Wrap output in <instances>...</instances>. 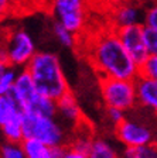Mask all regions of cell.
<instances>
[{
    "mask_svg": "<svg viewBox=\"0 0 157 158\" xmlns=\"http://www.w3.org/2000/svg\"><path fill=\"white\" fill-rule=\"evenodd\" d=\"M86 58L99 78L136 81L139 65L130 58L115 28L95 33L86 45Z\"/></svg>",
    "mask_w": 157,
    "mask_h": 158,
    "instance_id": "cell-1",
    "label": "cell"
},
{
    "mask_svg": "<svg viewBox=\"0 0 157 158\" xmlns=\"http://www.w3.org/2000/svg\"><path fill=\"white\" fill-rule=\"evenodd\" d=\"M26 71L31 75L40 95L59 100L71 92L58 55L51 51H38L30 61Z\"/></svg>",
    "mask_w": 157,
    "mask_h": 158,
    "instance_id": "cell-2",
    "label": "cell"
},
{
    "mask_svg": "<svg viewBox=\"0 0 157 158\" xmlns=\"http://www.w3.org/2000/svg\"><path fill=\"white\" fill-rule=\"evenodd\" d=\"M38 52L33 37L24 28H10L0 33V58L16 69H26Z\"/></svg>",
    "mask_w": 157,
    "mask_h": 158,
    "instance_id": "cell-3",
    "label": "cell"
},
{
    "mask_svg": "<svg viewBox=\"0 0 157 158\" xmlns=\"http://www.w3.org/2000/svg\"><path fill=\"white\" fill-rule=\"evenodd\" d=\"M24 138H33L50 147L68 145L69 138L57 117L23 113Z\"/></svg>",
    "mask_w": 157,
    "mask_h": 158,
    "instance_id": "cell-4",
    "label": "cell"
},
{
    "mask_svg": "<svg viewBox=\"0 0 157 158\" xmlns=\"http://www.w3.org/2000/svg\"><path fill=\"white\" fill-rule=\"evenodd\" d=\"M101 99L105 107H113L126 113L137 107L136 83L134 81L115 78H99Z\"/></svg>",
    "mask_w": 157,
    "mask_h": 158,
    "instance_id": "cell-5",
    "label": "cell"
},
{
    "mask_svg": "<svg viewBox=\"0 0 157 158\" xmlns=\"http://www.w3.org/2000/svg\"><path fill=\"white\" fill-rule=\"evenodd\" d=\"M54 21L59 23L75 35L81 34L86 26L85 0H50Z\"/></svg>",
    "mask_w": 157,
    "mask_h": 158,
    "instance_id": "cell-6",
    "label": "cell"
},
{
    "mask_svg": "<svg viewBox=\"0 0 157 158\" xmlns=\"http://www.w3.org/2000/svg\"><path fill=\"white\" fill-rule=\"evenodd\" d=\"M113 134L124 148L140 147L156 141V133L149 123L126 116L122 123L113 127Z\"/></svg>",
    "mask_w": 157,
    "mask_h": 158,
    "instance_id": "cell-7",
    "label": "cell"
},
{
    "mask_svg": "<svg viewBox=\"0 0 157 158\" xmlns=\"http://www.w3.org/2000/svg\"><path fill=\"white\" fill-rule=\"evenodd\" d=\"M120 43L123 44L124 49L128 51L130 58L139 66L150 56L146 45V37H144V26H132L123 27V28L116 30Z\"/></svg>",
    "mask_w": 157,
    "mask_h": 158,
    "instance_id": "cell-8",
    "label": "cell"
},
{
    "mask_svg": "<svg viewBox=\"0 0 157 158\" xmlns=\"http://www.w3.org/2000/svg\"><path fill=\"white\" fill-rule=\"evenodd\" d=\"M134 83H136L137 107L157 116V81L139 75Z\"/></svg>",
    "mask_w": 157,
    "mask_h": 158,
    "instance_id": "cell-9",
    "label": "cell"
},
{
    "mask_svg": "<svg viewBox=\"0 0 157 158\" xmlns=\"http://www.w3.org/2000/svg\"><path fill=\"white\" fill-rule=\"evenodd\" d=\"M57 116L64 123L78 128L82 123L85 122L84 113L81 106L78 105V100L74 96V93L69 92L68 95L62 96L59 100H57Z\"/></svg>",
    "mask_w": 157,
    "mask_h": 158,
    "instance_id": "cell-10",
    "label": "cell"
},
{
    "mask_svg": "<svg viewBox=\"0 0 157 158\" xmlns=\"http://www.w3.org/2000/svg\"><path fill=\"white\" fill-rule=\"evenodd\" d=\"M144 11L140 6L134 3H122L113 11L112 28L118 30L123 27L140 26L144 21Z\"/></svg>",
    "mask_w": 157,
    "mask_h": 158,
    "instance_id": "cell-11",
    "label": "cell"
},
{
    "mask_svg": "<svg viewBox=\"0 0 157 158\" xmlns=\"http://www.w3.org/2000/svg\"><path fill=\"white\" fill-rule=\"evenodd\" d=\"M37 93L38 92H37L31 75L27 72L26 69H20L19 75H17V79H16V83H14L10 95H11V98L17 102V105L20 106L21 112H23V109L26 107L27 103H28Z\"/></svg>",
    "mask_w": 157,
    "mask_h": 158,
    "instance_id": "cell-12",
    "label": "cell"
},
{
    "mask_svg": "<svg viewBox=\"0 0 157 158\" xmlns=\"http://www.w3.org/2000/svg\"><path fill=\"white\" fill-rule=\"evenodd\" d=\"M23 113L47 116V117H57V102L37 93L23 109Z\"/></svg>",
    "mask_w": 157,
    "mask_h": 158,
    "instance_id": "cell-13",
    "label": "cell"
},
{
    "mask_svg": "<svg viewBox=\"0 0 157 158\" xmlns=\"http://www.w3.org/2000/svg\"><path fill=\"white\" fill-rule=\"evenodd\" d=\"M2 131L7 143L21 144L24 140V128H23V113L14 116L11 120L2 126Z\"/></svg>",
    "mask_w": 157,
    "mask_h": 158,
    "instance_id": "cell-14",
    "label": "cell"
},
{
    "mask_svg": "<svg viewBox=\"0 0 157 158\" xmlns=\"http://www.w3.org/2000/svg\"><path fill=\"white\" fill-rule=\"evenodd\" d=\"M21 147L27 158H54V147H50L38 140L24 138Z\"/></svg>",
    "mask_w": 157,
    "mask_h": 158,
    "instance_id": "cell-15",
    "label": "cell"
},
{
    "mask_svg": "<svg viewBox=\"0 0 157 158\" xmlns=\"http://www.w3.org/2000/svg\"><path fill=\"white\" fill-rule=\"evenodd\" d=\"M89 158H120L116 148L103 137H94L88 151Z\"/></svg>",
    "mask_w": 157,
    "mask_h": 158,
    "instance_id": "cell-16",
    "label": "cell"
},
{
    "mask_svg": "<svg viewBox=\"0 0 157 158\" xmlns=\"http://www.w3.org/2000/svg\"><path fill=\"white\" fill-rule=\"evenodd\" d=\"M20 113L23 112L16 100L11 98V95L0 96V127Z\"/></svg>",
    "mask_w": 157,
    "mask_h": 158,
    "instance_id": "cell-17",
    "label": "cell"
},
{
    "mask_svg": "<svg viewBox=\"0 0 157 158\" xmlns=\"http://www.w3.org/2000/svg\"><path fill=\"white\" fill-rule=\"evenodd\" d=\"M120 158H157V140L140 147L124 148Z\"/></svg>",
    "mask_w": 157,
    "mask_h": 158,
    "instance_id": "cell-18",
    "label": "cell"
},
{
    "mask_svg": "<svg viewBox=\"0 0 157 158\" xmlns=\"http://www.w3.org/2000/svg\"><path fill=\"white\" fill-rule=\"evenodd\" d=\"M52 33L55 35L57 41L65 48H75L78 44V38L74 33H71L69 30H67L65 27H62L59 23L54 21L52 23Z\"/></svg>",
    "mask_w": 157,
    "mask_h": 158,
    "instance_id": "cell-19",
    "label": "cell"
},
{
    "mask_svg": "<svg viewBox=\"0 0 157 158\" xmlns=\"http://www.w3.org/2000/svg\"><path fill=\"white\" fill-rule=\"evenodd\" d=\"M19 71L20 69H16V68H13V66H9V69L4 72L3 78L0 79V96L10 95L14 83H16Z\"/></svg>",
    "mask_w": 157,
    "mask_h": 158,
    "instance_id": "cell-20",
    "label": "cell"
},
{
    "mask_svg": "<svg viewBox=\"0 0 157 158\" xmlns=\"http://www.w3.org/2000/svg\"><path fill=\"white\" fill-rule=\"evenodd\" d=\"M140 76L144 78H150V79H156L157 81V55H150L140 66Z\"/></svg>",
    "mask_w": 157,
    "mask_h": 158,
    "instance_id": "cell-21",
    "label": "cell"
},
{
    "mask_svg": "<svg viewBox=\"0 0 157 158\" xmlns=\"http://www.w3.org/2000/svg\"><path fill=\"white\" fill-rule=\"evenodd\" d=\"M0 158H27L23 151L21 144L6 143L0 148Z\"/></svg>",
    "mask_w": 157,
    "mask_h": 158,
    "instance_id": "cell-22",
    "label": "cell"
},
{
    "mask_svg": "<svg viewBox=\"0 0 157 158\" xmlns=\"http://www.w3.org/2000/svg\"><path fill=\"white\" fill-rule=\"evenodd\" d=\"M143 26L146 27V28L156 30L157 31V2H154L153 4H150V6L146 9Z\"/></svg>",
    "mask_w": 157,
    "mask_h": 158,
    "instance_id": "cell-23",
    "label": "cell"
},
{
    "mask_svg": "<svg viewBox=\"0 0 157 158\" xmlns=\"http://www.w3.org/2000/svg\"><path fill=\"white\" fill-rule=\"evenodd\" d=\"M105 114H106V118L108 122L111 123L113 127L122 123L126 118L128 113L123 112V110H119V109H113V107H105Z\"/></svg>",
    "mask_w": 157,
    "mask_h": 158,
    "instance_id": "cell-24",
    "label": "cell"
},
{
    "mask_svg": "<svg viewBox=\"0 0 157 158\" xmlns=\"http://www.w3.org/2000/svg\"><path fill=\"white\" fill-rule=\"evenodd\" d=\"M144 37H146V45L150 55H157V31L144 27Z\"/></svg>",
    "mask_w": 157,
    "mask_h": 158,
    "instance_id": "cell-25",
    "label": "cell"
},
{
    "mask_svg": "<svg viewBox=\"0 0 157 158\" xmlns=\"http://www.w3.org/2000/svg\"><path fill=\"white\" fill-rule=\"evenodd\" d=\"M13 9L14 6L11 0H0V21L9 17L10 13L13 11Z\"/></svg>",
    "mask_w": 157,
    "mask_h": 158,
    "instance_id": "cell-26",
    "label": "cell"
},
{
    "mask_svg": "<svg viewBox=\"0 0 157 158\" xmlns=\"http://www.w3.org/2000/svg\"><path fill=\"white\" fill-rule=\"evenodd\" d=\"M64 158H89V157L85 152L76 151V150H74V148L67 145V151H65V154H64Z\"/></svg>",
    "mask_w": 157,
    "mask_h": 158,
    "instance_id": "cell-27",
    "label": "cell"
},
{
    "mask_svg": "<svg viewBox=\"0 0 157 158\" xmlns=\"http://www.w3.org/2000/svg\"><path fill=\"white\" fill-rule=\"evenodd\" d=\"M9 64L6 62V61H4V59H2L0 58V79L3 78V75H4V72H6L7 69H9Z\"/></svg>",
    "mask_w": 157,
    "mask_h": 158,
    "instance_id": "cell-28",
    "label": "cell"
},
{
    "mask_svg": "<svg viewBox=\"0 0 157 158\" xmlns=\"http://www.w3.org/2000/svg\"><path fill=\"white\" fill-rule=\"evenodd\" d=\"M13 2V6H14V9L16 7H24V6H27L28 3H31L33 0H11Z\"/></svg>",
    "mask_w": 157,
    "mask_h": 158,
    "instance_id": "cell-29",
    "label": "cell"
}]
</instances>
